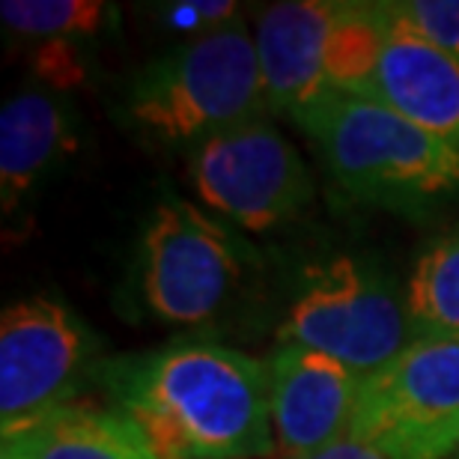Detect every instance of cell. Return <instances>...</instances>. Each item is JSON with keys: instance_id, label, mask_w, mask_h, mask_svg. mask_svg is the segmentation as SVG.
<instances>
[{"instance_id": "obj_9", "label": "cell", "mask_w": 459, "mask_h": 459, "mask_svg": "<svg viewBox=\"0 0 459 459\" xmlns=\"http://www.w3.org/2000/svg\"><path fill=\"white\" fill-rule=\"evenodd\" d=\"M274 459H301L349 438L364 376L323 352L278 343L265 361Z\"/></svg>"}, {"instance_id": "obj_17", "label": "cell", "mask_w": 459, "mask_h": 459, "mask_svg": "<svg viewBox=\"0 0 459 459\" xmlns=\"http://www.w3.org/2000/svg\"><path fill=\"white\" fill-rule=\"evenodd\" d=\"M301 459H411L403 451H394L388 445H379V442H364V438H343L332 447L319 454H310V456H301Z\"/></svg>"}, {"instance_id": "obj_10", "label": "cell", "mask_w": 459, "mask_h": 459, "mask_svg": "<svg viewBox=\"0 0 459 459\" xmlns=\"http://www.w3.org/2000/svg\"><path fill=\"white\" fill-rule=\"evenodd\" d=\"M385 30L361 78L343 93L388 105L459 152V63L447 57L388 13L382 0Z\"/></svg>"}, {"instance_id": "obj_4", "label": "cell", "mask_w": 459, "mask_h": 459, "mask_svg": "<svg viewBox=\"0 0 459 459\" xmlns=\"http://www.w3.org/2000/svg\"><path fill=\"white\" fill-rule=\"evenodd\" d=\"M415 341L406 299L352 256L310 269L278 328V343L323 352L364 379Z\"/></svg>"}, {"instance_id": "obj_7", "label": "cell", "mask_w": 459, "mask_h": 459, "mask_svg": "<svg viewBox=\"0 0 459 459\" xmlns=\"http://www.w3.org/2000/svg\"><path fill=\"white\" fill-rule=\"evenodd\" d=\"M349 436L411 459H451L459 447V337H418L364 379Z\"/></svg>"}, {"instance_id": "obj_8", "label": "cell", "mask_w": 459, "mask_h": 459, "mask_svg": "<svg viewBox=\"0 0 459 459\" xmlns=\"http://www.w3.org/2000/svg\"><path fill=\"white\" fill-rule=\"evenodd\" d=\"M96 341L66 301L27 296L0 314V438L72 403Z\"/></svg>"}, {"instance_id": "obj_6", "label": "cell", "mask_w": 459, "mask_h": 459, "mask_svg": "<svg viewBox=\"0 0 459 459\" xmlns=\"http://www.w3.org/2000/svg\"><path fill=\"white\" fill-rule=\"evenodd\" d=\"M188 182L209 212L247 233L283 227L314 197L305 159L265 114L188 150Z\"/></svg>"}, {"instance_id": "obj_13", "label": "cell", "mask_w": 459, "mask_h": 459, "mask_svg": "<svg viewBox=\"0 0 459 459\" xmlns=\"http://www.w3.org/2000/svg\"><path fill=\"white\" fill-rule=\"evenodd\" d=\"M69 111L45 90H22L0 108V200L4 212L22 204L45 170L69 150Z\"/></svg>"}, {"instance_id": "obj_11", "label": "cell", "mask_w": 459, "mask_h": 459, "mask_svg": "<svg viewBox=\"0 0 459 459\" xmlns=\"http://www.w3.org/2000/svg\"><path fill=\"white\" fill-rule=\"evenodd\" d=\"M343 0H283L265 6L254 45L265 111L296 119L328 90V45Z\"/></svg>"}, {"instance_id": "obj_16", "label": "cell", "mask_w": 459, "mask_h": 459, "mask_svg": "<svg viewBox=\"0 0 459 459\" xmlns=\"http://www.w3.org/2000/svg\"><path fill=\"white\" fill-rule=\"evenodd\" d=\"M403 27L459 63V0H385Z\"/></svg>"}, {"instance_id": "obj_2", "label": "cell", "mask_w": 459, "mask_h": 459, "mask_svg": "<svg viewBox=\"0 0 459 459\" xmlns=\"http://www.w3.org/2000/svg\"><path fill=\"white\" fill-rule=\"evenodd\" d=\"M296 126L346 197L424 215L459 195V152L376 99L328 90Z\"/></svg>"}, {"instance_id": "obj_18", "label": "cell", "mask_w": 459, "mask_h": 459, "mask_svg": "<svg viewBox=\"0 0 459 459\" xmlns=\"http://www.w3.org/2000/svg\"><path fill=\"white\" fill-rule=\"evenodd\" d=\"M451 459H459V447H456V454H454V456H451Z\"/></svg>"}, {"instance_id": "obj_15", "label": "cell", "mask_w": 459, "mask_h": 459, "mask_svg": "<svg viewBox=\"0 0 459 459\" xmlns=\"http://www.w3.org/2000/svg\"><path fill=\"white\" fill-rule=\"evenodd\" d=\"M114 9L102 0H4L0 22L9 33L45 42H69L102 30Z\"/></svg>"}, {"instance_id": "obj_14", "label": "cell", "mask_w": 459, "mask_h": 459, "mask_svg": "<svg viewBox=\"0 0 459 459\" xmlns=\"http://www.w3.org/2000/svg\"><path fill=\"white\" fill-rule=\"evenodd\" d=\"M403 299L415 337H459V227L427 245Z\"/></svg>"}, {"instance_id": "obj_3", "label": "cell", "mask_w": 459, "mask_h": 459, "mask_svg": "<svg viewBox=\"0 0 459 459\" xmlns=\"http://www.w3.org/2000/svg\"><path fill=\"white\" fill-rule=\"evenodd\" d=\"M126 114L152 141L188 150L269 114L256 45L242 18L155 57L128 87Z\"/></svg>"}, {"instance_id": "obj_12", "label": "cell", "mask_w": 459, "mask_h": 459, "mask_svg": "<svg viewBox=\"0 0 459 459\" xmlns=\"http://www.w3.org/2000/svg\"><path fill=\"white\" fill-rule=\"evenodd\" d=\"M0 459H161L123 411L72 400L6 436Z\"/></svg>"}, {"instance_id": "obj_1", "label": "cell", "mask_w": 459, "mask_h": 459, "mask_svg": "<svg viewBox=\"0 0 459 459\" xmlns=\"http://www.w3.org/2000/svg\"><path fill=\"white\" fill-rule=\"evenodd\" d=\"M114 409L161 459L274 456L265 361L221 343H177L99 367Z\"/></svg>"}, {"instance_id": "obj_5", "label": "cell", "mask_w": 459, "mask_h": 459, "mask_svg": "<svg viewBox=\"0 0 459 459\" xmlns=\"http://www.w3.org/2000/svg\"><path fill=\"white\" fill-rule=\"evenodd\" d=\"M245 242L206 209L164 197L141 242V296L168 325H204L233 296L245 272Z\"/></svg>"}]
</instances>
